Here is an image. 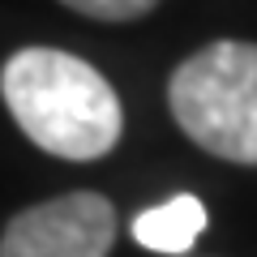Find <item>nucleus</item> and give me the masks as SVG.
<instances>
[{
  "mask_svg": "<svg viewBox=\"0 0 257 257\" xmlns=\"http://www.w3.org/2000/svg\"><path fill=\"white\" fill-rule=\"evenodd\" d=\"M0 94L22 133L69 163L103 159L124 133V111L111 82L60 47L13 52L0 69Z\"/></svg>",
  "mask_w": 257,
  "mask_h": 257,
  "instance_id": "nucleus-1",
  "label": "nucleus"
},
{
  "mask_svg": "<svg viewBox=\"0 0 257 257\" xmlns=\"http://www.w3.org/2000/svg\"><path fill=\"white\" fill-rule=\"evenodd\" d=\"M167 107L206 155L257 167V43L219 39L176 64Z\"/></svg>",
  "mask_w": 257,
  "mask_h": 257,
  "instance_id": "nucleus-2",
  "label": "nucleus"
},
{
  "mask_svg": "<svg viewBox=\"0 0 257 257\" xmlns=\"http://www.w3.org/2000/svg\"><path fill=\"white\" fill-rule=\"evenodd\" d=\"M116 244V206L77 189L13 214L0 231V257H107Z\"/></svg>",
  "mask_w": 257,
  "mask_h": 257,
  "instance_id": "nucleus-3",
  "label": "nucleus"
},
{
  "mask_svg": "<svg viewBox=\"0 0 257 257\" xmlns=\"http://www.w3.org/2000/svg\"><path fill=\"white\" fill-rule=\"evenodd\" d=\"M202 231H206V206L193 193H180V197L155 206V210H142L133 219L138 244L155 248V253H189Z\"/></svg>",
  "mask_w": 257,
  "mask_h": 257,
  "instance_id": "nucleus-4",
  "label": "nucleus"
},
{
  "mask_svg": "<svg viewBox=\"0 0 257 257\" xmlns=\"http://www.w3.org/2000/svg\"><path fill=\"white\" fill-rule=\"evenodd\" d=\"M60 5L94 22H138L159 9V0H60Z\"/></svg>",
  "mask_w": 257,
  "mask_h": 257,
  "instance_id": "nucleus-5",
  "label": "nucleus"
}]
</instances>
